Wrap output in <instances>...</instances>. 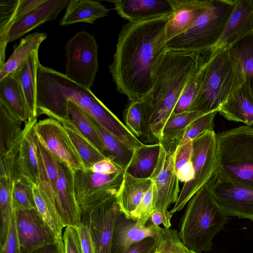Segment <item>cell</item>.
Masks as SVG:
<instances>
[{
    "label": "cell",
    "instance_id": "cell-1",
    "mask_svg": "<svg viewBox=\"0 0 253 253\" xmlns=\"http://www.w3.org/2000/svg\"><path fill=\"white\" fill-rule=\"evenodd\" d=\"M169 16L128 22L119 34L109 68L117 91L129 101L145 98L151 89L155 70L167 50L166 27Z\"/></svg>",
    "mask_w": 253,
    "mask_h": 253
},
{
    "label": "cell",
    "instance_id": "cell-2",
    "mask_svg": "<svg viewBox=\"0 0 253 253\" xmlns=\"http://www.w3.org/2000/svg\"><path fill=\"white\" fill-rule=\"evenodd\" d=\"M205 60L198 53L165 51L155 70L151 89L144 98L149 105L150 142L161 139L163 127L184 88Z\"/></svg>",
    "mask_w": 253,
    "mask_h": 253
},
{
    "label": "cell",
    "instance_id": "cell-3",
    "mask_svg": "<svg viewBox=\"0 0 253 253\" xmlns=\"http://www.w3.org/2000/svg\"><path fill=\"white\" fill-rule=\"evenodd\" d=\"M178 236L189 250L196 253L212 249V239L228 220L209 189L204 185L189 201Z\"/></svg>",
    "mask_w": 253,
    "mask_h": 253
},
{
    "label": "cell",
    "instance_id": "cell-4",
    "mask_svg": "<svg viewBox=\"0 0 253 253\" xmlns=\"http://www.w3.org/2000/svg\"><path fill=\"white\" fill-rule=\"evenodd\" d=\"M90 89L83 87L65 74L41 63L37 70V106L38 116L44 114L69 119L68 102L71 100L86 113L95 98Z\"/></svg>",
    "mask_w": 253,
    "mask_h": 253
},
{
    "label": "cell",
    "instance_id": "cell-5",
    "mask_svg": "<svg viewBox=\"0 0 253 253\" xmlns=\"http://www.w3.org/2000/svg\"><path fill=\"white\" fill-rule=\"evenodd\" d=\"M214 173L253 187V127L243 125L217 134Z\"/></svg>",
    "mask_w": 253,
    "mask_h": 253
},
{
    "label": "cell",
    "instance_id": "cell-6",
    "mask_svg": "<svg viewBox=\"0 0 253 253\" xmlns=\"http://www.w3.org/2000/svg\"><path fill=\"white\" fill-rule=\"evenodd\" d=\"M206 60L200 88L190 111L207 114L217 111L242 81L224 46L211 51Z\"/></svg>",
    "mask_w": 253,
    "mask_h": 253
},
{
    "label": "cell",
    "instance_id": "cell-7",
    "mask_svg": "<svg viewBox=\"0 0 253 253\" xmlns=\"http://www.w3.org/2000/svg\"><path fill=\"white\" fill-rule=\"evenodd\" d=\"M236 0H211L186 30L167 41V50L201 54L210 52L219 39Z\"/></svg>",
    "mask_w": 253,
    "mask_h": 253
},
{
    "label": "cell",
    "instance_id": "cell-8",
    "mask_svg": "<svg viewBox=\"0 0 253 253\" xmlns=\"http://www.w3.org/2000/svg\"><path fill=\"white\" fill-rule=\"evenodd\" d=\"M65 75L81 86L90 89L98 69V45L94 36L78 32L65 46Z\"/></svg>",
    "mask_w": 253,
    "mask_h": 253
},
{
    "label": "cell",
    "instance_id": "cell-9",
    "mask_svg": "<svg viewBox=\"0 0 253 253\" xmlns=\"http://www.w3.org/2000/svg\"><path fill=\"white\" fill-rule=\"evenodd\" d=\"M217 134L213 130L207 131L193 140L192 158L194 175L185 183L172 210L173 215L185 207L190 199L207 184L214 173Z\"/></svg>",
    "mask_w": 253,
    "mask_h": 253
},
{
    "label": "cell",
    "instance_id": "cell-10",
    "mask_svg": "<svg viewBox=\"0 0 253 253\" xmlns=\"http://www.w3.org/2000/svg\"><path fill=\"white\" fill-rule=\"evenodd\" d=\"M160 154L155 169L150 179L152 182L155 211H168L176 202L179 194V179L174 157L179 142H159Z\"/></svg>",
    "mask_w": 253,
    "mask_h": 253
},
{
    "label": "cell",
    "instance_id": "cell-11",
    "mask_svg": "<svg viewBox=\"0 0 253 253\" xmlns=\"http://www.w3.org/2000/svg\"><path fill=\"white\" fill-rule=\"evenodd\" d=\"M125 173L124 170L112 174L94 172L88 169L76 170L73 174L74 187L82 211L116 196Z\"/></svg>",
    "mask_w": 253,
    "mask_h": 253
},
{
    "label": "cell",
    "instance_id": "cell-12",
    "mask_svg": "<svg viewBox=\"0 0 253 253\" xmlns=\"http://www.w3.org/2000/svg\"><path fill=\"white\" fill-rule=\"evenodd\" d=\"M214 201L228 217L253 221V187L214 173L207 183Z\"/></svg>",
    "mask_w": 253,
    "mask_h": 253
},
{
    "label": "cell",
    "instance_id": "cell-13",
    "mask_svg": "<svg viewBox=\"0 0 253 253\" xmlns=\"http://www.w3.org/2000/svg\"><path fill=\"white\" fill-rule=\"evenodd\" d=\"M35 129L39 142L59 162L74 173L86 169L62 125L53 118L37 122Z\"/></svg>",
    "mask_w": 253,
    "mask_h": 253
},
{
    "label": "cell",
    "instance_id": "cell-14",
    "mask_svg": "<svg viewBox=\"0 0 253 253\" xmlns=\"http://www.w3.org/2000/svg\"><path fill=\"white\" fill-rule=\"evenodd\" d=\"M82 211L81 222L89 228L95 253H112L114 225L122 213L116 197L108 199Z\"/></svg>",
    "mask_w": 253,
    "mask_h": 253
},
{
    "label": "cell",
    "instance_id": "cell-15",
    "mask_svg": "<svg viewBox=\"0 0 253 253\" xmlns=\"http://www.w3.org/2000/svg\"><path fill=\"white\" fill-rule=\"evenodd\" d=\"M15 218L21 253H31L58 240L37 209L15 211Z\"/></svg>",
    "mask_w": 253,
    "mask_h": 253
},
{
    "label": "cell",
    "instance_id": "cell-16",
    "mask_svg": "<svg viewBox=\"0 0 253 253\" xmlns=\"http://www.w3.org/2000/svg\"><path fill=\"white\" fill-rule=\"evenodd\" d=\"M56 165L58 171L57 211L65 227H79L82 222V211L75 194L73 173L56 159Z\"/></svg>",
    "mask_w": 253,
    "mask_h": 253
},
{
    "label": "cell",
    "instance_id": "cell-17",
    "mask_svg": "<svg viewBox=\"0 0 253 253\" xmlns=\"http://www.w3.org/2000/svg\"><path fill=\"white\" fill-rule=\"evenodd\" d=\"M37 120H29L24 126L22 139L15 164L14 180L26 179L38 185L39 181L38 139L35 126Z\"/></svg>",
    "mask_w": 253,
    "mask_h": 253
},
{
    "label": "cell",
    "instance_id": "cell-18",
    "mask_svg": "<svg viewBox=\"0 0 253 253\" xmlns=\"http://www.w3.org/2000/svg\"><path fill=\"white\" fill-rule=\"evenodd\" d=\"M118 14L130 22H139L169 16L174 11L173 0H115Z\"/></svg>",
    "mask_w": 253,
    "mask_h": 253
},
{
    "label": "cell",
    "instance_id": "cell-19",
    "mask_svg": "<svg viewBox=\"0 0 253 253\" xmlns=\"http://www.w3.org/2000/svg\"><path fill=\"white\" fill-rule=\"evenodd\" d=\"M69 1L45 0L13 24L8 34V42L14 41L46 22L55 20L60 12L67 7Z\"/></svg>",
    "mask_w": 253,
    "mask_h": 253
},
{
    "label": "cell",
    "instance_id": "cell-20",
    "mask_svg": "<svg viewBox=\"0 0 253 253\" xmlns=\"http://www.w3.org/2000/svg\"><path fill=\"white\" fill-rule=\"evenodd\" d=\"M157 226L149 224L140 227L136 221L122 213L114 225L112 242V253H124L133 244L148 237L157 238Z\"/></svg>",
    "mask_w": 253,
    "mask_h": 253
},
{
    "label": "cell",
    "instance_id": "cell-21",
    "mask_svg": "<svg viewBox=\"0 0 253 253\" xmlns=\"http://www.w3.org/2000/svg\"><path fill=\"white\" fill-rule=\"evenodd\" d=\"M252 31L253 0H236L234 8L223 31L211 51L228 45L239 38Z\"/></svg>",
    "mask_w": 253,
    "mask_h": 253
},
{
    "label": "cell",
    "instance_id": "cell-22",
    "mask_svg": "<svg viewBox=\"0 0 253 253\" xmlns=\"http://www.w3.org/2000/svg\"><path fill=\"white\" fill-rule=\"evenodd\" d=\"M87 114L104 129L130 149L134 150L144 144L96 97Z\"/></svg>",
    "mask_w": 253,
    "mask_h": 253
},
{
    "label": "cell",
    "instance_id": "cell-23",
    "mask_svg": "<svg viewBox=\"0 0 253 253\" xmlns=\"http://www.w3.org/2000/svg\"><path fill=\"white\" fill-rule=\"evenodd\" d=\"M218 112L229 121L253 125V93L245 82L232 91Z\"/></svg>",
    "mask_w": 253,
    "mask_h": 253
},
{
    "label": "cell",
    "instance_id": "cell-24",
    "mask_svg": "<svg viewBox=\"0 0 253 253\" xmlns=\"http://www.w3.org/2000/svg\"><path fill=\"white\" fill-rule=\"evenodd\" d=\"M174 11L166 27L167 41L188 29L207 9L211 0H173Z\"/></svg>",
    "mask_w": 253,
    "mask_h": 253
},
{
    "label": "cell",
    "instance_id": "cell-25",
    "mask_svg": "<svg viewBox=\"0 0 253 253\" xmlns=\"http://www.w3.org/2000/svg\"><path fill=\"white\" fill-rule=\"evenodd\" d=\"M229 57L238 76L253 93V31L227 45Z\"/></svg>",
    "mask_w": 253,
    "mask_h": 253
},
{
    "label": "cell",
    "instance_id": "cell-26",
    "mask_svg": "<svg viewBox=\"0 0 253 253\" xmlns=\"http://www.w3.org/2000/svg\"><path fill=\"white\" fill-rule=\"evenodd\" d=\"M0 103L22 122L30 119L26 98L14 71L0 80Z\"/></svg>",
    "mask_w": 253,
    "mask_h": 253
},
{
    "label": "cell",
    "instance_id": "cell-27",
    "mask_svg": "<svg viewBox=\"0 0 253 253\" xmlns=\"http://www.w3.org/2000/svg\"><path fill=\"white\" fill-rule=\"evenodd\" d=\"M152 186L150 178H137L125 172L123 183L116 197L121 211L126 218L130 219L131 212Z\"/></svg>",
    "mask_w": 253,
    "mask_h": 253
},
{
    "label": "cell",
    "instance_id": "cell-28",
    "mask_svg": "<svg viewBox=\"0 0 253 253\" xmlns=\"http://www.w3.org/2000/svg\"><path fill=\"white\" fill-rule=\"evenodd\" d=\"M109 11L98 1L70 0L59 24L68 26L79 22L93 24L97 19L106 16Z\"/></svg>",
    "mask_w": 253,
    "mask_h": 253
},
{
    "label": "cell",
    "instance_id": "cell-29",
    "mask_svg": "<svg viewBox=\"0 0 253 253\" xmlns=\"http://www.w3.org/2000/svg\"><path fill=\"white\" fill-rule=\"evenodd\" d=\"M40 63L38 51H36L14 71L26 98L30 116L29 120H37L38 117L37 106V70Z\"/></svg>",
    "mask_w": 253,
    "mask_h": 253
},
{
    "label": "cell",
    "instance_id": "cell-30",
    "mask_svg": "<svg viewBox=\"0 0 253 253\" xmlns=\"http://www.w3.org/2000/svg\"><path fill=\"white\" fill-rule=\"evenodd\" d=\"M161 144H143L134 149L131 159L125 172L141 179L150 178L157 166Z\"/></svg>",
    "mask_w": 253,
    "mask_h": 253
},
{
    "label": "cell",
    "instance_id": "cell-31",
    "mask_svg": "<svg viewBox=\"0 0 253 253\" xmlns=\"http://www.w3.org/2000/svg\"><path fill=\"white\" fill-rule=\"evenodd\" d=\"M59 121L68 134L86 169L107 158L87 138L83 135L69 119L53 118Z\"/></svg>",
    "mask_w": 253,
    "mask_h": 253
},
{
    "label": "cell",
    "instance_id": "cell-32",
    "mask_svg": "<svg viewBox=\"0 0 253 253\" xmlns=\"http://www.w3.org/2000/svg\"><path fill=\"white\" fill-rule=\"evenodd\" d=\"M47 37L46 33L35 32L22 39L8 59L0 67V80L15 71L33 52L38 51Z\"/></svg>",
    "mask_w": 253,
    "mask_h": 253
},
{
    "label": "cell",
    "instance_id": "cell-33",
    "mask_svg": "<svg viewBox=\"0 0 253 253\" xmlns=\"http://www.w3.org/2000/svg\"><path fill=\"white\" fill-rule=\"evenodd\" d=\"M90 119L105 147L108 158L125 170L131 159L133 150L106 131L91 117Z\"/></svg>",
    "mask_w": 253,
    "mask_h": 253
},
{
    "label": "cell",
    "instance_id": "cell-34",
    "mask_svg": "<svg viewBox=\"0 0 253 253\" xmlns=\"http://www.w3.org/2000/svg\"><path fill=\"white\" fill-rule=\"evenodd\" d=\"M205 114L196 111L178 114L172 113L163 127L162 138L159 142L177 141L180 143L191 124Z\"/></svg>",
    "mask_w": 253,
    "mask_h": 253
},
{
    "label": "cell",
    "instance_id": "cell-35",
    "mask_svg": "<svg viewBox=\"0 0 253 253\" xmlns=\"http://www.w3.org/2000/svg\"><path fill=\"white\" fill-rule=\"evenodd\" d=\"M68 117L79 131L108 158L105 147L91 122L89 116L71 100L68 102Z\"/></svg>",
    "mask_w": 253,
    "mask_h": 253
},
{
    "label": "cell",
    "instance_id": "cell-36",
    "mask_svg": "<svg viewBox=\"0 0 253 253\" xmlns=\"http://www.w3.org/2000/svg\"><path fill=\"white\" fill-rule=\"evenodd\" d=\"M22 122L0 103V153L6 151L21 133Z\"/></svg>",
    "mask_w": 253,
    "mask_h": 253
},
{
    "label": "cell",
    "instance_id": "cell-37",
    "mask_svg": "<svg viewBox=\"0 0 253 253\" xmlns=\"http://www.w3.org/2000/svg\"><path fill=\"white\" fill-rule=\"evenodd\" d=\"M13 183V180L11 179L0 178V247L5 241L11 216L14 211L12 197Z\"/></svg>",
    "mask_w": 253,
    "mask_h": 253
},
{
    "label": "cell",
    "instance_id": "cell-38",
    "mask_svg": "<svg viewBox=\"0 0 253 253\" xmlns=\"http://www.w3.org/2000/svg\"><path fill=\"white\" fill-rule=\"evenodd\" d=\"M148 104L146 100L142 99L131 102L126 108L125 115L126 126L137 137L142 136L144 132Z\"/></svg>",
    "mask_w": 253,
    "mask_h": 253
},
{
    "label": "cell",
    "instance_id": "cell-39",
    "mask_svg": "<svg viewBox=\"0 0 253 253\" xmlns=\"http://www.w3.org/2000/svg\"><path fill=\"white\" fill-rule=\"evenodd\" d=\"M33 191L37 210L54 233L57 239H63L65 227L60 216L52 205L42 195L38 186L34 184Z\"/></svg>",
    "mask_w": 253,
    "mask_h": 253
},
{
    "label": "cell",
    "instance_id": "cell-40",
    "mask_svg": "<svg viewBox=\"0 0 253 253\" xmlns=\"http://www.w3.org/2000/svg\"><path fill=\"white\" fill-rule=\"evenodd\" d=\"M193 150V141H189L179 144L175 152L174 164L176 173L179 180L184 183L190 181L194 175Z\"/></svg>",
    "mask_w": 253,
    "mask_h": 253
},
{
    "label": "cell",
    "instance_id": "cell-41",
    "mask_svg": "<svg viewBox=\"0 0 253 253\" xmlns=\"http://www.w3.org/2000/svg\"><path fill=\"white\" fill-rule=\"evenodd\" d=\"M33 185L26 179L20 178L13 181L12 197L13 207L15 211L37 209Z\"/></svg>",
    "mask_w": 253,
    "mask_h": 253
},
{
    "label": "cell",
    "instance_id": "cell-42",
    "mask_svg": "<svg viewBox=\"0 0 253 253\" xmlns=\"http://www.w3.org/2000/svg\"><path fill=\"white\" fill-rule=\"evenodd\" d=\"M205 62L184 88L175 106L173 113L178 114L190 111L200 88Z\"/></svg>",
    "mask_w": 253,
    "mask_h": 253
},
{
    "label": "cell",
    "instance_id": "cell-43",
    "mask_svg": "<svg viewBox=\"0 0 253 253\" xmlns=\"http://www.w3.org/2000/svg\"><path fill=\"white\" fill-rule=\"evenodd\" d=\"M24 133L23 128L21 133L10 147L5 152L0 153V178H7L14 181L15 164Z\"/></svg>",
    "mask_w": 253,
    "mask_h": 253
},
{
    "label": "cell",
    "instance_id": "cell-44",
    "mask_svg": "<svg viewBox=\"0 0 253 253\" xmlns=\"http://www.w3.org/2000/svg\"><path fill=\"white\" fill-rule=\"evenodd\" d=\"M217 111L206 114L197 118L188 127L179 144H182L203 134L207 131L213 130L214 120Z\"/></svg>",
    "mask_w": 253,
    "mask_h": 253
},
{
    "label": "cell",
    "instance_id": "cell-45",
    "mask_svg": "<svg viewBox=\"0 0 253 253\" xmlns=\"http://www.w3.org/2000/svg\"><path fill=\"white\" fill-rule=\"evenodd\" d=\"M155 211L153 201V191L152 187L145 193L141 202L131 212L130 219L136 221L140 227L147 225L150 216Z\"/></svg>",
    "mask_w": 253,
    "mask_h": 253
},
{
    "label": "cell",
    "instance_id": "cell-46",
    "mask_svg": "<svg viewBox=\"0 0 253 253\" xmlns=\"http://www.w3.org/2000/svg\"><path fill=\"white\" fill-rule=\"evenodd\" d=\"M158 253H175L174 237L176 230L157 226Z\"/></svg>",
    "mask_w": 253,
    "mask_h": 253
},
{
    "label": "cell",
    "instance_id": "cell-47",
    "mask_svg": "<svg viewBox=\"0 0 253 253\" xmlns=\"http://www.w3.org/2000/svg\"><path fill=\"white\" fill-rule=\"evenodd\" d=\"M65 253H83L79 229L75 226H66L63 235Z\"/></svg>",
    "mask_w": 253,
    "mask_h": 253
},
{
    "label": "cell",
    "instance_id": "cell-48",
    "mask_svg": "<svg viewBox=\"0 0 253 253\" xmlns=\"http://www.w3.org/2000/svg\"><path fill=\"white\" fill-rule=\"evenodd\" d=\"M15 213L14 210L10 219L7 235L4 244L0 247V253H21L16 227Z\"/></svg>",
    "mask_w": 253,
    "mask_h": 253
},
{
    "label": "cell",
    "instance_id": "cell-49",
    "mask_svg": "<svg viewBox=\"0 0 253 253\" xmlns=\"http://www.w3.org/2000/svg\"><path fill=\"white\" fill-rule=\"evenodd\" d=\"M157 245V238L148 237L133 244L124 253H154Z\"/></svg>",
    "mask_w": 253,
    "mask_h": 253
},
{
    "label": "cell",
    "instance_id": "cell-50",
    "mask_svg": "<svg viewBox=\"0 0 253 253\" xmlns=\"http://www.w3.org/2000/svg\"><path fill=\"white\" fill-rule=\"evenodd\" d=\"M83 253H95L90 231L87 226L81 222L78 227Z\"/></svg>",
    "mask_w": 253,
    "mask_h": 253
},
{
    "label": "cell",
    "instance_id": "cell-51",
    "mask_svg": "<svg viewBox=\"0 0 253 253\" xmlns=\"http://www.w3.org/2000/svg\"><path fill=\"white\" fill-rule=\"evenodd\" d=\"M94 172L112 174L124 170L115 164L109 159L98 162L88 169Z\"/></svg>",
    "mask_w": 253,
    "mask_h": 253
},
{
    "label": "cell",
    "instance_id": "cell-52",
    "mask_svg": "<svg viewBox=\"0 0 253 253\" xmlns=\"http://www.w3.org/2000/svg\"><path fill=\"white\" fill-rule=\"evenodd\" d=\"M172 216L168 211H155L150 216L149 224L155 226H159L160 225L163 224L164 228H169L171 226Z\"/></svg>",
    "mask_w": 253,
    "mask_h": 253
},
{
    "label": "cell",
    "instance_id": "cell-53",
    "mask_svg": "<svg viewBox=\"0 0 253 253\" xmlns=\"http://www.w3.org/2000/svg\"><path fill=\"white\" fill-rule=\"evenodd\" d=\"M31 253H65L63 239H58L55 242L38 249Z\"/></svg>",
    "mask_w": 253,
    "mask_h": 253
},
{
    "label": "cell",
    "instance_id": "cell-54",
    "mask_svg": "<svg viewBox=\"0 0 253 253\" xmlns=\"http://www.w3.org/2000/svg\"><path fill=\"white\" fill-rule=\"evenodd\" d=\"M174 244L175 253H189L188 249L180 240L177 231L174 235Z\"/></svg>",
    "mask_w": 253,
    "mask_h": 253
},
{
    "label": "cell",
    "instance_id": "cell-55",
    "mask_svg": "<svg viewBox=\"0 0 253 253\" xmlns=\"http://www.w3.org/2000/svg\"><path fill=\"white\" fill-rule=\"evenodd\" d=\"M188 253H196V252H195L194 251H191V250H190L189 249H188Z\"/></svg>",
    "mask_w": 253,
    "mask_h": 253
},
{
    "label": "cell",
    "instance_id": "cell-56",
    "mask_svg": "<svg viewBox=\"0 0 253 253\" xmlns=\"http://www.w3.org/2000/svg\"><path fill=\"white\" fill-rule=\"evenodd\" d=\"M154 253H158V251H157V249H156V251Z\"/></svg>",
    "mask_w": 253,
    "mask_h": 253
}]
</instances>
